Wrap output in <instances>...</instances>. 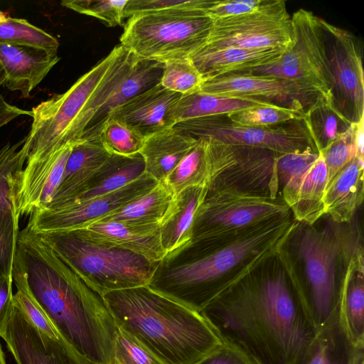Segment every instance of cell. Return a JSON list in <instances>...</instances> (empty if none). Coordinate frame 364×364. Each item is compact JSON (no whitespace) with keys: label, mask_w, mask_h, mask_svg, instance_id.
<instances>
[{"label":"cell","mask_w":364,"mask_h":364,"mask_svg":"<svg viewBox=\"0 0 364 364\" xmlns=\"http://www.w3.org/2000/svg\"><path fill=\"white\" fill-rule=\"evenodd\" d=\"M199 313L225 344L255 364H291L318 332L301 301L282 248Z\"/></svg>","instance_id":"6da1fadb"},{"label":"cell","mask_w":364,"mask_h":364,"mask_svg":"<svg viewBox=\"0 0 364 364\" xmlns=\"http://www.w3.org/2000/svg\"><path fill=\"white\" fill-rule=\"evenodd\" d=\"M16 255L31 294L63 342L87 363L114 364L117 328L102 297L26 227Z\"/></svg>","instance_id":"7a4b0ae2"},{"label":"cell","mask_w":364,"mask_h":364,"mask_svg":"<svg viewBox=\"0 0 364 364\" xmlns=\"http://www.w3.org/2000/svg\"><path fill=\"white\" fill-rule=\"evenodd\" d=\"M292 214L230 240H197L159 262L153 289L200 312L266 258L283 247L298 225Z\"/></svg>","instance_id":"3957f363"},{"label":"cell","mask_w":364,"mask_h":364,"mask_svg":"<svg viewBox=\"0 0 364 364\" xmlns=\"http://www.w3.org/2000/svg\"><path fill=\"white\" fill-rule=\"evenodd\" d=\"M102 297L117 328L164 364H197L224 344L199 312L149 285Z\"/></svg>","instance_id":"277c9868"},{"label":"cell","mask_w":364,"mask_h":364,"mask_svg":"<svg viewBox=\"0 0 364 364\" xmlns=\"http://www.w3.org/2000/svg\"><path fill=\"white\" fill-rule=\"evenodd\" d=\"M328 219L319 229L299 222L289 237L295 260L283 247L293 281L318 331L339 309L352 261L363 248L361 232L353 221L336 223Z\"/></svg>","instance_id":"5b68a950"},{"label":"cell","mask_w":364,"mask_h":364,"mask_svg":"<svg viewBox=\"0 0 364 364\" xmlns=\"http://www.w3.org/2000/svg\"><path fill=\"white\" fill-rule=\"evenodd\" d=\"M124 50L120 44L116 46L67 91L33 107L31 129L23 145L26 162L41 159L82 137L86 112Z\"/></svg>","instance_id":"8992f818"},{"label":"cell","mask_w":364,"mask_h":364,"mask_svg":"<svg viewBox=\"0 0 364 364\" xmlns=\"http://www.w3.org/2000/svg\"><path fill=\"white\" fill-rule=\"evenodd\" d=\"M38 235L101 296L114 291L149 285L159 263L126 250L87 240L73 230Z\"/></svg>","instance_id":"52a82bcc"},{"label":"cell","mask_w":364,"mask_h":364,"mask_svg":"<svg viewBox=\"0 0 364 364\" xmlns=\"http://www.w3.org/2000/svg\"><path fill=\"white\" fill-rule=\"evenodd\" d=\"M213 20L198 9H171L129 18L120 45L138 58L165 63L188 58L205 43Z\"/></svg>","instance_id":"ba28073f"},{"label":"cell","mask_w":364,"mask_h":364,"mask_svg":"<svg viewBox=\"0 0 364 364\" xmlns=\"http://www.w3.org/2000/svg\"><path fill=\"white\" fill-rule=\"evenodd\" d=\"M291 214L281 198H271L232 188L208 189L195 213L191 242L230 240Z\"/></svg>","instance_id":"9c48e42d"},{"label":"cell","mask_w":364,"mask_h":364,"mask_svg":"<svg viewBox=\"0 0 364 364\" xmlns=\"http://www.w3.org/2000/svg\"><path fill=\"white\" fill-rule=\"evenodd\" d=\"M291 18L293 41L282 57L272 64L242 73L292 81L312 97H331L321 18L300 9Z\"/></svg>","instance_id":"30bf717a"},{"label":"cell","mask_w":364,"mask_h":364,"mask_svg":"<svg viewBox=\"0 0 364 364\" xmlns=\"http://www.w3.org/2000/svg\"><path fill=\"white\" fill-rule=\"evenodd\" d=\"M173 127L196 139L210 138L230 145L264 149L277 154L309 148L317 151L302 119L269 127H255L235 123L226 114H220L180 122Z\"/></svg>","instance_id":"8fae6325"},{"label":"cell","mask_w":364,"mask_h":364,"mask_svg":"<svg viewBox=\"0 0 364 364\" xmlns=\"http://www.w3.org/2000/svg\"><path fill=\"white\" fill-rule=\"evenodd\" d=\"M321 25L333 104L347 121L355 123L364 117L361 42L350 31L321 18Z\"/></svg>","instance_id":"7c38bea8"},{"label":"cell","mask_w":364,"mask_h":364,"mask_svg":"<svg viewBox=\"0 0 364 364\" xmlns=\"http://www.w3.org/2000/svg\"><path fill=\"white\" fill-rule=\"evenodd\" d=\"M292 41L291 18L287 6H284L269 11L213 20L205 45L197 52L229 48H287Z\"/></svg>","instance_id":"4fadbf2b"},{"label":"cell","mask_w":364,"mask_h":364,"mask_svg":"<svg viewBox=\"0 0 364 364\" xmlns=\"http://www.w3.org/2000/svg\"><path fill=\"white\" fill-rule=\"evenodd\" d=\"M157 183L153 177L144 173L112 193L37 210L30 215L26 228L37 234L82 228L136 200Z\"/></svg>","instance_id":"5bb4252c"},{"label":"cell","mask_w":364,"mask_h":364,"mask_svg":"<svg viewBox=\"0 0 364 364\" xmlns=\"http://www.w3.org/2000/svg\"><path fill=\"white\" fill-rule=\"evenodd\" d=\"M198 92L302 109H305V101L311 103L315 99L292 81L251 73H230L204 79Z\"/></svg>","instance_id":"9a60e30c"},{"label":"cell","mask_w":364,"mask_h":364,"mask_svg":"<svg viewBox=\"0 0 364 364\" xmlns=\"http://www.w3.org/2000/svg\"><path fill=\"white\" fill-rule=\"evenodd\" d=\"M1 338L17 364H90L63 340L39 331L15 305Z\"/></svg>","instance_id":"2e32d148"},{"label":"cell","mask_w":364,"mask_h":364,"mask_svg":"<svg viewBox=\"0 0 364 364\" xmlns=\"http://www.w3.org/2000/svg\"><path fill=\"white\" fill-rule=\"evenodd\" d=\"M237 146L198 138L164 182L175 195L189 187L208 188L215 178L237 162Z\"/></svg>","instance_id":"e0dca14e"},{"label":"cell","mask_w":364,"mask_h":364,"mask_svg":"<svg viewBox=\"0 0 364 364\" xmlns=\"http://www.w3.org/2000/svg\"><path fill=\"white\" fill-rule=\"evenodd\" d=\"M73 142H69L41 159L26 162L20 173L15 196L18 215H31L46 207L60 183Z\"/></svg>","instance_id":"ac0fdd59"},{"label":"cell","mask_w":364,"mask_h":364,"mask_svg":"<svg viewBox=\"0 0 364 364\" xmlns=\"http://www.w3.org/2000/svg\"><path fill=\"white\" fill-rule=\"evenodd\" d=\"M237 146V162L215 178L208 189L232 188L271 198H281L276 166L278 154L264 149Z\"/></svg>","instance_id":"d6986e66"},{"label":"cell","mask_w":364,"mask_h":364,"mask_svg":"<svg viewBox=\"0 0 364 364\" xmlns=\"http://www.w3.org/2000/svg\"><path fill=\"white\" fill-rule=\"evenodd\" d=\"M60 59L58 53L0 41V87L28 97Z\"/></svg>","instance_id":"ffe728a7"},{"label":"cell","mask_w":364,"mask_h":364,"mask_svg":"<svg viewBox=\"0 0 364 364\" xmlns=\"http://www.w3.org/2000/svg\"><path fill=\"white\" fill-rule=\"evenodd\" d=\"M181 96L159 83L114 109L107 119L122 121L146 138L173 127V111Z\"/></svg>","instance_id":"44dd1931"},{"label":"cell","mask_w":364,"mask_h":364,"mask_svg":"<svg viewBox=\"0 0 364 364\" xmlns=\"http://www.w3.org/2000/svg\"><path fill=\"white\" fill-rule=\"evenodd\" d=\"M112 155L103 146L100 136L74 141L58 188L45 208L63 204L87 190Z\"/></svg>","instance_id":"7402d4cb"},{"label":"cell","mask_w":364,"mask_h":364,"mask_svg":"<svg viewBox=\"0 0 364 364\" xmlns=\"http://www.w3.org/2000/svg\"><path fill=\"white\" fill-rule=\"evenodd\" d=\"M73 231L87 240L130 251L152 262H159L166 256L159 225L97 221Z\"/></svg>","instance_id":"603a6c76"},{"label":"cell","mask_w":364,"mask_h":364,"mask_svg":"<svg viewBox=\"0 0 364 364\" xmlns=\"http://www.w3.org/2000/svg\"><path fill=\"white\" fill-rule=\"evenodd\" d=\"M291 364H364V344L350 338L341 305L304 353Z\"/></svg>","instance_id":"cb8c5ba5"},{"label":"cell","mask_w":364,"mask_h":364,"mask_svg":"<svg viewBox=\"0 0 364 364\" xmlns=\"http://www.w3.org/2000/svg\"><path fill=\"white\" fill-rule=\"evenodd\" d=\"M287 48H229L212 52H196L191 60L204 79L230 73H242L277 61Z\"/></svg>","instance_id":"d4e9b609"},{"label":"cell","mask_w":364,"mask_h":364,"mask_svg":"<svg viewBox=\"0 0 364 364\" xmlns=\"http://www.w3.org/2000/svg\"><path fill=\"white\" fill-rule=\"evenodd\" d=\"M364 159L355 157L326 188L325 215L336 223L353 221L364 198Z\"/></svg>","instance_id":"484cf974"},{"label":"cell","mask_w":364,"mask_h":364,"mask_svg":"<svg viewBox=\"0 0 364 364\" xmlns=\"http://www.w3.org/2000/svg\"><path fill=\"white\" fill-rule=\"evenodd\" d=\"M196 142L197 139L173 127L147 136L139 153L145 173L157 182L164 181Z\"/></svg>","instance_id":"4316f807"},{"label":"cell","mask_w":364,"mask_h":364,"mask_svg":"<svg viewBox=\"0 0 364 364\" xmlns=\"http://www.w3.org/2000/svg\"><path fill=\"white\" fill-rule=\"evenodd\" d=\"M164 63L149 60H138L88 124L81 138L99 136L102 126L114 109L161 82Z\"/></svg>","instance_id":"83f0119b"},{"label":"cell","mask_w":364,"mask_h":364,"mask_svg":"<svg viewBox=\"0 0 364 364\" xmlns=\"http://www.w3.org/2000/svg\"><path fill=\"white\" fill-rule=\"evenodd\" d=\"M208 188L189 187L176 195L173 207L159 226L161 246L166 255L182 248L191 241L195 213L204 200Z\"/></svg>","instance_id":"f1b7e54d"},{"label":"cell","mask_w":364,"mask_h":364,"mask_svg":"<svg viewBox=\"0 0 364 364\" xmlns=\"http://www.w3.org/2000/svg\"><path fill=\"white\" fill-rule=\"evenodd\" d=\"M176 195L164 182L98 221H116L132 225H159L171 211Z\"/></svg>","instance_id":"f546056e"},{"label":"cell","mask_w":364,"mask_h":364,"mask_svg":"<svg viewBox=\"0 0 364 364\" xmlns=\"http://www.w3.org/2000/svg\"><path fill=\"white\" fill-rule=\"evenodd\" d=\"M363 259V249H361L353 259L341 301L344 325L355 345L364 344Z\"/></svg>","instance_id":"4dcf8cb0"},{"label":"cell","mask_w":364,"mask_h":364,"mask_svg":"<svg viewBox=\"0 0 364 364\" xmlns=\"http://www.w3.org/2000/svg\"><path fill=\"white\" fill-rule=\"evenodd\" d=\"M144 173V162L140 154L132 156L112 154L95 176L89 188L69 201L84 200L112 193Z\"/></svg>","instance_id":"1f68e13d"},{"label":"cell","mask_w":364,"mask_h":364,"mask_svg":"<svg viewBox=\"0 0 364 364\" xmlns=\"http://www.w3.org/2000/svg\"><path fill=\"white\" fill-rule=\"evenodd\" d=\"M273 103L243 100L197 92L182 95L173 114L174 124L180 122L220 114H229L237 111Z\"/></svg>","instance_id":"d6a6232c"},{"label":"cell","mask_w":364,"mask_h":364,"mask_svg":"<svg viewBox=\"0 0 364 364\" xmlns=\"http://www.w3.org/2000/svg\"><path fill=\"white\" fill-rule=\"evenodd\" d=\"M303 122L318 152L333 143L351 124L335 108L330 96L318 95L304 110Z\"/></svg>","instance_id":"836d02e7"},{"label":"cell","mask_w":364,"mask_h":364,"mask_svg":"<svg viewBox=\"0 0 364 364\" xmlns=\"http://www.w3.org/2000/svg\"><path fill=\"white\" fill-rule=\"evenodd\" d=\"M327 185V170L322 156L311 166L299 188L291 211L295 220L314 225L325 215L324 196Z\"/></svg>","instance_id":"e575fe53"},{"label":"cell","mask_w":364,"mask_h":364,"mask_svg":"<svg viewBox=\"0 0 364 364\" xmlns=\"http://www.w3.org/2000/svg\"><path fill=\"white\" fill-rule=\"evenodd\" d=\"M318 156V152L311 148L302 151L277 155L276 166L280 196L290 209L296 201L304 178Z\"/></svg>","instance_id":"d590c367"},{"label":"cell","mask_w":364,"mask_h":364,"mask_svg":"<svg viewBox=\"0 0 364 364\" xmlns=\"http://www.w3.org/2000/svg\"><path fill=\"white\" fill-rule=\"evenodd\" d=\"M25 141L26 137L14 144L8 143L0 149V210H16L17 183L27 159L23 146Z\"/></svg>","instance_id":"8d00e7d4"},{"label":"cell","mask_w":364,"mask_h":364,"mask_svg":"<svg viewBox=\"0 0 364 364\" xmlns=\"http://www.w3.org/2000/svg\"><path fill=\"white\" fill-rule=\"evenodd\" d=\"M0 41L58 53L56 38L23 18L9 16L0 24Z\"/></svg>","instance_id":"74e56055"},{"label":"cell","mask_w":364,"mask_h":364,"mask_svg":"<svg viewBox=\"0 0 364 364\" xmlns=\"http://www.w3.org/2000/svg\"><path fill=\"white\" fill-rule=\"evenodd\" d=\"M99 136L110 154L122 156L139 154L146 139L129 125L113 118H109L105 122Z\"/></svg>","instance_id":"f35d334b"},{"label":"cell","mask_w":364,"mask_h":364,"mask_svg":"<svg viewBox=\"0 0 364 364\" xmlns=\"http://www.w3.org/2000/svg\"><path fill=\"white\" fill-rule=\"evenodd\" d=\"M305 109L275 104L237 111L227 117L232 122L255 127H269L294 120H301Z\"/></svg>","instance_id":"ab89813d"},{"label":"cell","mask_w":364,"mask_h":364,"mask_svg":"<svg viewBox=\"0 0 364 364\" xmlns=\"http://www.w3.org/2000/svg\"><path fill=\"white\" fill-rule=\"evenodd\" d=\"M203 82V77L189 58L164 63L160 84L170 91L182 95L195 93Z\"/></svg>","instance_id":"60d3db41"},{"label":"cell","mask_w":364,"mask_h":364,"mask_svg":"<svg viewBox=\"0 0 364 364\" xmlns=\"http://www.w3.org/2000/svg\"><path fill=\"white\" fill-rule=\"evenodd\" d=\"M319 152L326 166L327 187L348 164L358 157L353 138V123L348 130L339 134L333 143Z\"/></svg>","instance_id":"b9f144b4"},{"label":"cell","mask_w":364,"mask_h":364,"mask_svg":"<svg viewBox=\"0 0 364 364\" xmlns=\"http://www.w3.org/2000/svg\"><path fill=\"white\" fill-rule=\"evenodd\" d=\"M128 0H65L61 4L77 13L93 16L108 27L122 24Z\"/></svg>","instance_id":"7bdbcfd3"},{"label":"cell","mask_w":364,"mask_h":364,"mask_svg":"<svg viewBox=\"0 0 364 364\" xmlns=\"http://www.w3.org/2000/svg\"><path fill=\"white\" fill-rule=\"evenodd\" d=\"M16 210H0V278L12 274L19 234Z\"/></svg>","instance_id":"ee69618b"},{"label":"cell","mask_w":364,"mask_h":364,"mask_svg":"<svg viewBox=\"0 0 364 364\" xmlns=\"http://www.w3.org/2000/svg\"><path fill=\"white\" fill-rule=\"evenodd\" d=\"M286 6L283 0H223L211 1L204 10L212 20L250 13L269 11Z\"/></svg>","instance_id":"f6af8a7d"},{"label":"cell","mask_w":364,"mask_h":364,"mask_svg":"<svg viewBox=\"0 0 364 364\" xmlns=\"http://www.w3.org/2000/svg\"><path fill=\"white\" fill-rule=\"evenodd\" d=\"M114 364H164L136 340L117 328Z\"/></svg>","instance_id":"bcb514c9"},{"label":"cell","mask_w":364,"mask_h":364,"mask_svg":"<svg viewBox=\"0 0 364 364\" xmlns=\"http://www.w3.org/2000/svg\"><path fill=\"white\" fill-rule=\"evenodd\" d=\"M209 0H128L124 18L145 12L171 9H198L204 11Z\"/></svg>","instance_id":"7dc6e473"},{"label":"cell","mask_w":364,"mask_h":364,"mask_svg":"<svg viewBox=\"0 0 364 364\" xmlns=\"http://www.w3.org/2000/svg\"><path fill=\"white\" fill-rule=\"evenodd\" d=\"M13 275L0 278V337L5 333L14 308Z\"/></svg>","instance_id":"c3c4849f"},{"label":"cell","mask_w":364,"mask_h":364,"mask_svg":"<svg viewBox=\"0 0 364 364\" xmlns=\"http://www.w3.org/2000/svg\"><path fill=\"white\" fill-rule=\"evenodd\" d=\"M197 364H255L236 348L223 346Z\"/></svg>","instance_id":"681fc988"},{"label":"cell","mask_w":364,"mask_h":364,"mask_svg":"<svg viewBox=\"0 0 364 364\" xmlns=\"http://www.w3.org/2000/svg\"><path fill=\"white\" fill-rule=\"evenodd\" d=\"M20 116L32 117V113L9 103L0 94V128Z\"/></svg>","instance_id":"f907efd6"},{"label":"cell","mask_w":364,"mask_h":364,"mask_svg":"<svg viewBox=\"0 0 364 364\" xmlns=\"http://www.w3.org/2000/svg\"><path fill=\"white\" fill-rule=\"evenodd\" d=\"M353 138L358 157L364 159V117L353 123Z\"/></svg>","instance_id":"816d5d0a"},{"label":"cell","mask_w":364,"mask_h":364,"mask_svg":"<svg viewBox=\"0 0 364 364\" xmlns=\"http://www.w3.org/2000/svg\"><path fill=\"white\" fill-rule=\"evenodd\" d=\"M8 17H9V16L7 15L6 13H5L2 11H0V24L5 22L6 21V19L8 18Z\"/></svg>","instance_id":"f5cc1de1"},{"label":"cell","mask_w":364,"mask_h":364,"mask_svg":"<svg viewBox=\"0 0 364 364\" xmlns=\"http://www.w3.org/2000/svg\"><path fill=\"white\" fill-rule=\"evenodd\" d=\"M0 364H6V360H5V356H4V352L2 350L1 343H0Z\"/></svg>","instance_id":"db71d44e"}]
</instances>
